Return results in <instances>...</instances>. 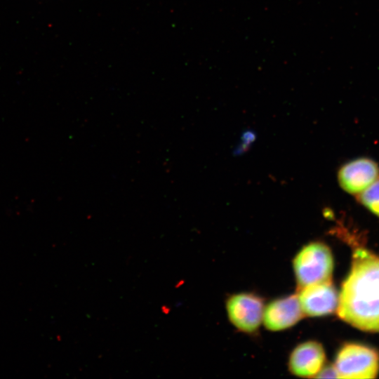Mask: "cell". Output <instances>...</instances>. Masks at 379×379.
Returning a JSON list of instances; mask_svg holds the SVG:
<instances>
[{
    "mask_svg": "<svg viewBox=\"0 0 379 379\" xmlns=\"http://www.w3.org/2000/svg\"><path fill=\"white\" fill-rule=\"evenodd\" d=\"M333 366L338 378H374L379 370V355L371 347L348 343L338 352Z\"/></svg>",
    "mask_w": 379,
    "mask_h": 379,
    "instance_id": "obj_3",
    "label": "cell"
},
{
    "mask_svg": "<svg viewBox=\"0 0 379 379\" xmlns=\"http://www.w3.org/2000/svg\"><path fill=\"white\" fill-rule=\"evenodd\" d=\"M359 199L367 209L379 217V178L359 194Z\"/></svg>",
    "mask_w": 379,
    "mask_h": 379,
    "instance_id": "obj_9",
    "label": "cell"
},
{
    "mask_svg": "<svg viewBox=\"0 0 379 379\" xmlns=\"http://www.w3.org/2000/svg\"><path fill=\"white\" fill-rule=\"evenodd\" d=\"M293 265L298 288L331 281L332 254L321 242L314 241L303 246L294 258Z\"/></svg>",
    "mask_w": 379,
    "mask_h": 379,
    "instance_id": "obj_2",
    "label": "cell"
},
{
    "mask_svg": "<svg viewBox=\"0 0 379 379\" xmlns=\"http://www.w3.org/2000/svg\"><path fill=\"white\" fill-rule=\"evenodd\" d=\"M226 308L231 323L241 331L251 333L260 326L265 307L260 297L241 293L228 298Z\"/></svg>",
    "mask_w": 379,
    "mask_h": 379,
    "instance_id": "obj_4",
    "label": "cell"
},
{
    "mask_svg": "<svg viewBox=\"0 0 379 379\" xmlns=\"http://www.w3.org/2000/svg\"><path fill=\"white\" fill-rule=\"evenodd\" d=\"M379 175L377 164L368 158H359L344 164L338 180L341 187L350 194H359L372 184Z\"/></svg>",
    "mask_w": 379,
    "mask_h": 379,
    "instance_id": "obj_6",
    "label": "cell"
},
{
    "mask_svg": "<svg viewBox=\"0 0 379 379\" xmlns=\"http://www.w3.org/2000/svg\"><path fill=\"white\" fill-rule=\"evenodd\" d=\"M298 298L304 315L321 317L333 312L339 295L331 281L313 284L298 288Z\"/></svg>",
    "mask_w": 379,
    "mask_h": 379,
    "instance_id": "obj_5",
    "label": "cell"
},
{
    "mask_svg": "<svg viewBox=\"0 0 379 379\" xmlns=\"http://www.w3.org/2000/svg\"><path fill=\"white\" fill-rule=\"evenodd\" d=\"M304 316L297 294L272 301L264 308L262 319L265 326L273 331L288 328Z\"/></svg>",
    "mask_w": 379,
    "mask_h": 379,
    "instance_id": "obj_7",
    "label": "cell"
},
{
    "mask_svg": "<svg viewBox=\"0 0 379 379\" xmlns=\"http://www.w3.org/2000/svg\"><path fill=\"white\" fill-rule=\"evenodd\" d=\"M337 312L340 319L357 328L379 332V257L364 249L354 251Z\"/></svg>",
    "mask_w": 379,
    "mask_h": 379,
    "instance_id": "obj_1",
    "label": "cell"
},
{
    "mask_svg": "<svg viewBox=\"0 0 379 379\" xmlns=\"http://www.w3.org/2000/svg\"><path fill=\"white\" fill-rule=\"evenodd\" d=\"M325 352L322 345L313 340L304 342L292 351L289 360L290 371L299 377L313 378L324 366Z\"/></svg>",
    "mask_w": 379,
    "mask_h": 379,
    "instance_id": "obj_8",
    "label": "cell"
},
{
    "mask_svg": "<svg viewBox=\"0 0 379 379\" xmlns=\"http://www.w3.org/2000/svg\"><path fill=\"white\" fill-rule=\"evenodd\" d=\"M317 378H338L334 366L322 367L321 371L316 375Z\"/></svg>",
    "mask_w": 379,
    "mask_h": 379,
    "instance_id": "obj_10",
    "label": "cell"
}]
</instances>
